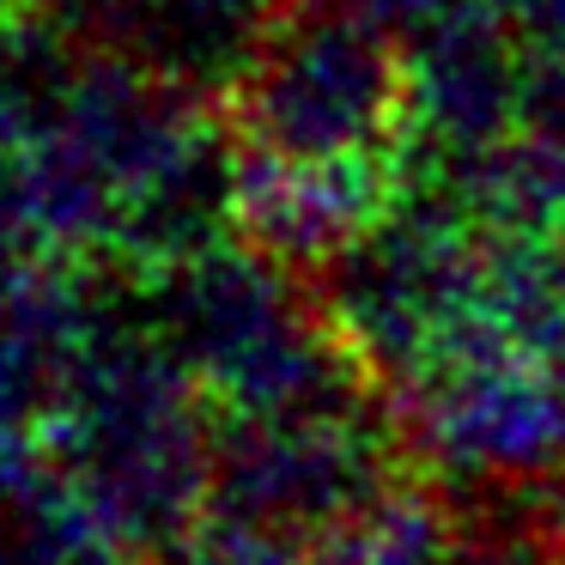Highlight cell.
I'll return each instance as SVG.
<instances>
[{"instance_id": "1", "label": "cell", "mask_w": 565, "mask_h": 565, "mask_svg": "<svg viewBox=\"0 0 565 565\" xmlns=\"http://www.w3.org/2000/svg\"><path fill=\"white\" fill-rule=\"evenodd\" d=\"M38 450L110 565H183L213 516V402L140 310L92 322Z\"/></svg>"}, {"instance_id": "2", "label": "cell", "mask_w": 565, "mask_h": 565, "mask_svg": "<svg viewBox=\"0 0 565 565\" xmlns=\"http://www.w3.org/2000/svg\"><path fill=\"white\" fill-rule=\"evenodd\" d=\"M140 317L189 365L213 414H268L390 395L341 341L305 274L262 256L256 244H201L159 274L128 280Z\"/></svg>"}, {"instance_id": "3", "label": "cell", "mask_w": 565, "mask_h": 565, "mask_svg": "<svg viewBox=\"0 0 565 565\" xmlns=\"http://www.w3.org/2000/svg\"><path fill=\"white\" fill-rule=\"evenodd\" d=\"M213 98L237 152L414 171V55L341 0H292Z\"/></svg>"}, {"instance_id": "4", "label": "cell", "mask_w": 565, "mask_h": 565, "mask_svg": "<svg viewBox=\"0 0 565 565\" xmlns=\"http://www.w3.org/2000/svg\"><path fill=\"white\" fill-rule=\"evenodd\" d=\"M426 475L390 395L213 414V516L317 547L395 480Z\"/></svg>"}, {"instance_id": "5", "label": "cell", "mask_w": 565, "mask_h": 565, "mask_svg": "<svg viewBox=\"0 0 565 565\" xmlns=\"http://www.w3.org/2000/svg\"><path fill=\"white\" fill-rule=\"evenodd\" d=\"M426 475L487 492L565 480V377L504 334H475L390 395Z\"/></svg>"}, {"instance_id": "6", "label": "cell", "mask_w": 565, "mask_h": 565, "mask_svg": "<svg viewBox=\"0 0 565 565\" xmlns=\"http://www.w3.org/2000/svg\"><path fill=\"white\" fill-rule=\"evenodd\" d=\"M414 195L407 164H292L232 147V225L262 256L329 274Z\"/></svg>"}, {"instance_id": "7", "label": "cell", "mask_w": 565, "mask_h": 565, "mask_svg": "<svg viewBox=\"0 0 565 565\" xmlns=\"http://www.w3.org/2000/svg\"><path fill=\"white\" fill-rule=\"evenodd\" d=\"M62 25L147 55L183 79L220 92L244 50L292 7V0H38Z\"/></svg>"}, {"instance_id": "8", "label": "cell", "mask_w": 565, "mask_h": 565, "mask_svg": "<svg viewBox=\"0 0 565 565\" xmlns=\"http://www.w3.org/2000/svg\"><path fill=\"white\" fill-rule=\"evenodd\" d=\"M456 535V511L438 504V492L419 475L395 480L390 492L353 511L347 523H334L317 541L322 565H444Z\"/></svg>"}, {"instance_id": "9", "label": "cell", "mask_w": 565, "mask_h": 565, "mask_svg": "<svg viewBox=\"0 0 565 565\" xmlns=\"http://www.w3.org/2000/svg\"><path fill=\"white\" fill-rule=\"evenodd\" d=\"M444 565H553V511L547 499L523 492H487L456 516Z\"/></svg>"}, {"instance_id": "10", "label": "cell", "mask_w": 565, "mask_h": 565, "mask_svg": "<svg viewBox=\"0 0 565 565\" xmlns=\"http://www.w3.org/2000/svg\"><path fill=\"white\" fill-rule=\"evenodd\" d=\"M341 7H353L359 19H371V25L390 31V38L414 43V38H426L431 25H444L450 13H462L468 0H341Z\"/></svg>"}, {"instance_id": "11", "label": "cell", "mask_w": 565, "mask_h": 565, "mask_svg": "<svg viewBox=\"0 0 565 565\" xmlns=\"http://www.w3.org/2000/svg\"><path fill=\"white\" fill-rule=\"evenodd\" d=\"M547 511H553V523L565 529V480H559V492H553V499H547Z\"/></svg>"}, {"instance_id": "12", "label": "cell", "mask_w": 565, "mask_h": 565, "mask_svg": "<svg viewBox=\"0 0 565 565\" xmlns=\"http://www.w3.org/2000/svg\"><path fill=\"white\" fill-rule=\"evenodd\" d=\"M553 565H565V529L553 523Z\"/></svg>"}]
</instances>
